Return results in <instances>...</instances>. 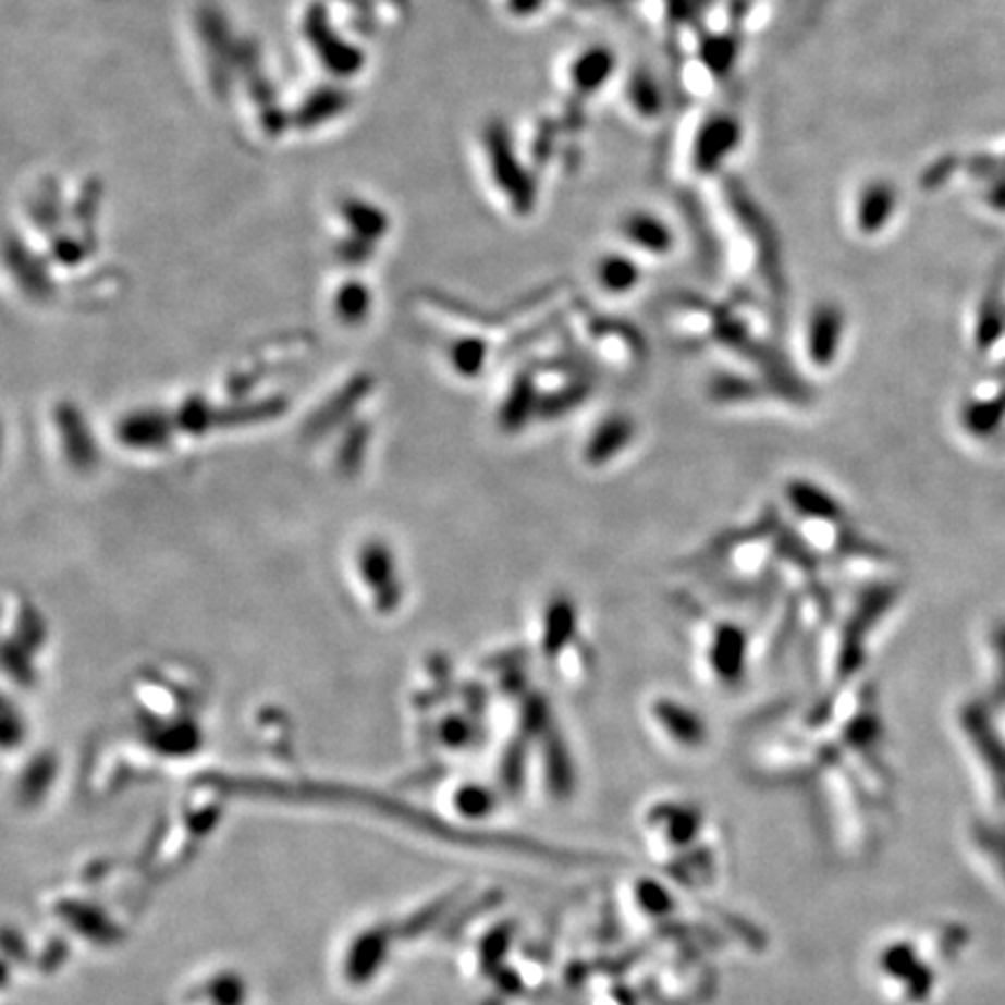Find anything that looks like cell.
<instances>
[{
	"instance_id": "6da1fadb",
	"label": "cell",
	"mask_w": 1005,
	"mask_h": 1005,
	"mask_svg": "<svg viewBox=\"0 0 1005 1005\" xmlns=\"http://www.w3.org/2000/svg\"><path fill=\"white\" fill-rule=\"evenodd\" d=\"M622 235L628 245L652 257H663L673 249V231L661 217L652 212H632L622 221Z\"/></svg>"
},
{
	"instance_id": "7a4b0ae2",
	"label": "cell",
	"mask_w": 1005,
	"mask_h": 1005,
	"mask_svg": "<svg viewBox=\"0 0 1005 1005\" xmlns=\"http://www.w3.org/2000/svg\"><path fill=\"white\" fill-rule=\"evenodd\" d=\"M634 436H636V424L632 419L624 415L608 417L596 426L593 433L589 436L585 458L589 464H596L593 468H599L605 462H610V458H617L626 450V445L632 442Z\"/></svg>"
},
{
	"instance_id": "3957f363",
	"label": "cell",
	"mask_w": 1005,
	"mask_h": 1005,
	"mask_svg": "<svg viewBox=\"0 0 1005 1005\" xmlns=\"http://www.w3.org/2000/svg\"><path fill=\"white\" fill-rule=\"evenodd\" d=\"M841 335H843V319L836 310H817L810 319L808 340H806V356L808 361L817 368H829L836 361V352L841 350Z\"/></svg>"
},
{
	"instance_id": "277c9868",
	"label": "cell",
	"mask_w": 1005,
	"mask_h": 1005,
	"mask_svg": "<svg viewBox=\"0 0 1005 1005\" xmlns=\"http://www.w3.org/2000/svg\"><path fill=\"white\" fill-rule=\"evenodd\" d=\"M593 280L599 282V286L605 294L626 296V294L636 292L642 280V272L636 259L626 257V254H620V252H610L596 261Z\"/></svg>"
},
{
	"instance_id": "5b68a950",
	"label": "cell",
	"mask_w": 1005,
	"mask_h": 1005,
	"mask_svg": "<svg viewBox=\"0 0 1005 1005\" xmlns=\"http://www.w3.org/2000/svg\"><path fill=\"white\" fill-rule=\"evenodd\" d=\"M575 610L568 599L552 601L550 608L544 610V620H542V652L544 654H556L561 645L568 640V634L575 626Z\"/></svg>"
},
{
	"instance_id": "8992f818",
	"label": "cell",
	"mask_w": 1005,
	"mask_h": 1005,
	"mask_svg": "<svg viewBox=\"0 0 1005 1005\" xmlns=\"http://www.w3.org/2000/svg\"><path fill=\"white\" fill-rule=\"evenodd\" d=\"M487 359H489L487 345L477 343V340H466V343L462 345V350H458V352L452 356L454 368H456L458 375H462V378H466V380L480 378L482 370L487 368Z\"/></svg>"
},
{
	"instance_id": "52a82bcc",
	"label": "cell",
	"mask_w": 1005,
	"mask_h": 1005,
	"mask_svg": "<svg viewBox=\"0 0 1005 1005\" xmlns=\"http://www.w3.org/2000/svg\"><path fill=\"white\" fill-rule=\"evenodd\" d=\"M701 147H703L701 151H703V157L708 159V163H714L718 159H722L724 155H728V151L736 147V126H731L728 122L726 124H712L708 128L706 143Z\"/></svg>"
}]
</instances>
